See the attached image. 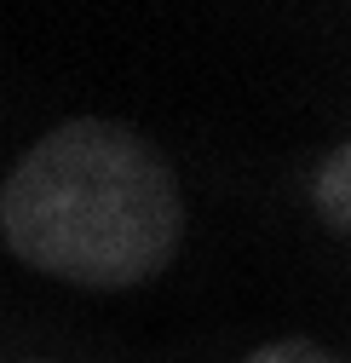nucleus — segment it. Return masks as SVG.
<instances>
[{
  "mask_svg": "<svg viewBox=\"0 0 351 363\" xmlns=\"http://www.w3.org/2000/svg\"><path fill=\"white\" fill-rule=\"evenodd\" d=\"M0 242L86 294L144 289L185 242L179 173L133 121L64 116L0 179Z\"/></svg>",
  "mask_w": 351,
  "mask_h": 363,
  "instance_id": "1",
  "label": "nucleus"
},
{
  "mask_svg": "<svg viewBox=\"0 0 351 363\" xmlns=\"http://www.w3.org/2000/svg\"><path fill=\"white\" fill-rule=\"evenodd\" d=\"M317 202H323V213H328L334 231H345V225H351V150H345V145H334L328 162H323Z\"/></svg>",
  "mask_w": 351,
  "mask_h": 363,
  "instance_id": "2",
  "label": "nucleus"
},
{
  "mask_svg": "<svg viewBox=\"0 0 351 363\" xmlns=\"http://www.w3.org/2000/svg\"><path fill=\"white\" fill-rule=\"evenodd\" d=\"M236 363H345L328 340H317V335H282V340H265V346H253L248 357H236Z\"/></svg>",
  "mask_w": 351,
  "mask_h": 363,
  "instance_id": "3",
  "label": "nucleus"
},
{
  "mask_svg": "<svg viewBox=\"0 0 351 363\" xmlns=\"http://www.w3.org/2000/svg\"><path fill=\"white\" fill-rule=\"evenodd\" d=\"M18 363H58V357H18Z\"/></svg>",
  "mask_w": 351,
  "mask_h": 363,
  "instance_id": "4",
  "label": "nucleus"
}]
</instances>
